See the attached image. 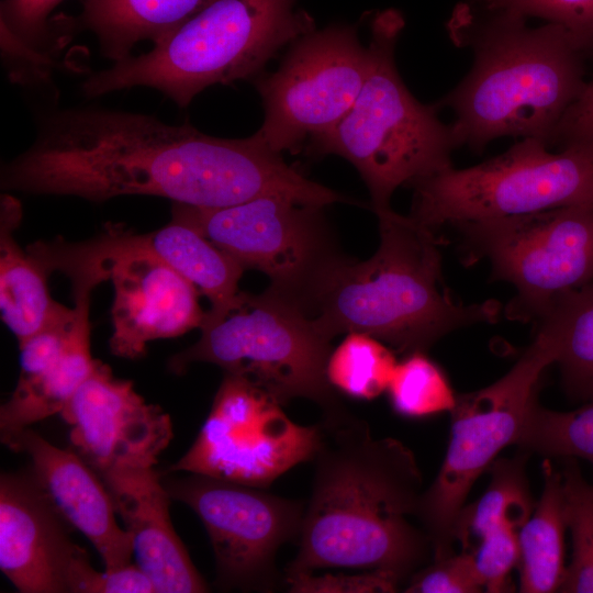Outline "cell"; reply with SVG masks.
Returning <instances> with one entry per match:
<instances>
[{
	"label": "cell",
	"mask_w": 593,
	"mask_h": 593,
	"mask_svg": "<svg viewBox=\"0 0 593 593\" xmlns=\"http://www.w3.org/2000/svg\"><path fill=\"white\" fill-rule=\"evenodd\" d=\"M380 244L365 261L343 255L318 276L301 307L325 336L365 333L401 353L425 351L445 335L496 323L494 299L465 304L446 287L436 231L392 209L376 213Z\"/></svg>",
	"instance_id": "4"
},
{
	"label": "cell",
	"mask_w": 593,
	"mask_h": 593,
	"mask_svg": "<svg viewBox=\"0 0 593 593\" xmlns=\"http://www.w3.org/2000/svg\"><path fill=\"white\" fill-rule=\"evenodd\" d=\"M214 0H81V22L97 37L101 53L115 61L135 44L159 41Z\"/></svg>",
	"instance_id": "23"
},
{
	"label": "cell",
	"mask_w": 593,
	"mask_h": 593,
	"mask_svg": "<svg viewBox=\"0 0 593 593\" xmlns=\"http://www.w3.org/2000/svg\"><path fill=\"white\" fill-rule=\"evenodd\" d=\"M32 478L3 473L0 480V570L22 593H64L65 577L79 546Z\"/></svg>",
	"instance_id": "17"
},
{
	"label": "cell",
	"mask_w": 593,
	"mask_h": 593,
	"mask_svg": "<svg viewBox=\"0 0 593 593\" xmlns=\"http://www.w3.org/2000/svg\"><path fill=\"white\" fill-rule=\"evenodd\" d=\"M549 145L580 148L593 155V79L568 109Z\"/></svg>",
	"instance_id": "37"
},
{
	"label": "cell",
	"mask_w": 593,
	"mask_h": 593,
	"mask_svg": "<svg viewBox=\"0 0 593 593\" xmlns=\"http://www.w3.org/2000/svg\"><path fill=\"white\" fill-rule=\"evenodd\" d=\"M396 363L385 343L365 333H348L332 349L326 377L336 391L355 399L372 400L387 391Z\"/></svg>",
	"instance_id": "27"
},
{
	"label": "cell",
	"mask_w": 593,
	"mask_h": 593,
	"mask_svg": "<svg viewBox=\"0 0 593 593\" xmlns=\"http://www.w3.org/2000/svg\"><path fill=\"white\" fill-rule=\"evenodd\" d=\"M412 187L410 216L434 231L563 206L593 208V155L574 147L553 153L541 141L522 138L486 161L448 167Z\"/></svg>",
	"instance_id": "9"
},
{
	"label": "cell",
	"mask_w": 593,
	"mask_h": 593,
	"mask_svg": "<svg viewBox=\"0 0 593 593\" xmlns=\"http://www.w3.org/2000/svg\"><path fill=\"white\" fill-rule=\"evenodd\" d=\"M320 436L318 424L294 423L264 389L224 373L194 443L169 471L267 489L294 466L312 461Z\"/></svg>",
	"instance_id": "11"
},
{
	"label": "cell",
	"mask_w": 593,
	"mask_h": 593,
	"mask_svg": "<svg viewBox=\"0 0 593 593\" xmlns=\"http://www.w3.org/2000/svg\"><path fill=\"white\" fill-rule=\"evenodd\" d=\"M536 324L534 340L507 373L483 389L457 395L445 459L415 513L434 559L454 553L455 526L472 485L504 447L516 443L540 378L557 361L552 326L546 320Z\"/></svg>",
	"instance_id": "8"
},
{
	"label": "cell",
	"mask_w": 593,
	"mask_h": 593,
	"mask_svg": "<svg viewBox=\"0 0 593 593\" xmlns=\"http://www.w3.org/2000/svg\"><path fill=\"white\" fill-rule=\"evenodd\" d=\"M526 16L463 4L449 22L458 46L472 52L467 76L436 105L454 112L456 147L481 152L499 137L535 138L548 147L579 98L584 54L553 23L530 26Z\"/></svg>",
	"instance_id": "3"
},
{
	"label": "cell",
	"mask_w": 593,
	"mask_h": 593,
	"mask_svg": "<svg viewBox=\"0 0 593 593\" xmlns=\"http://www.w3.org/2000/svg\"><path fill=\"white\" fill-rule=\"evenodd\" d=\"M61 0H4L1 4L2 47L37 64L48 61L41 45L47 34V19Z\"/></svg>",
	"instance_id": "32"
},
{
	"label": "cell",
	"mask_w": 593,
	"mask_h": 593,
	"mask_svg": "<svg viewBox=\"0 0 593 593\" xmlns=\"http://www.w3.org/2000/svg\"><path fill=\"white\" fill-rule=\"evenodd\" d=\"M197 343L172 356L168 368L182 373L193 362H210L247 379L280 404L309 399L323 414L345 407L326 377L332 339L292 299L270 289L238 293L217 315H204Z\"/></svg>",
	"instance_id": "7"
},
{
	"label": "cell",
	"mask_w": 593,
	"mask_h": 593,
	"mask_svg": "<svg viewBox=\"0 0 593 593\" xmlns=\"http://www.w3.org/2000/svg\"><path fill=\"white\" fill-rule=\"evenodd\" d=\"M562 460L560 471L572 558L559 592L593 593V485L583 477L577 459Z\"/></svg>",
	"instance_id": "29"
},
{
	"label": "cell",
	"mask_w": 593,
	"mask_h": 593,
	"mask_svg": "<svg viewBox=\"0 0 593 593\" xmlns=\"http://www.w3.org/2000/svg\"><path fill=\"white\" fill-rule=\"evenodd\" d=\"M465 262L486 259L515 295L512 321H540L561 294L593 281V208L563 206L454 225Z\"/></svg>",
	"instance_id": "10"
},
{
	"label": "cell",
	"mask_w": 593,
	"mask_h": 593,
	"mask_svg": "<svg viewBox=\"0 0 593 593\" xmlns=\"http://www.w3.org/2000/svg\"><path fill=\"white\" fill-rule=\"evenodd\" d=\"M516 530L508 524H500L484 533L474 547V563L486 592L511 591L508 575L519 559Z\"/></svg>",
	"instance_id": "33"
},
{
	"label": "cell",
	"mask_w": 593,
	"mask_h": 593,
	"mask_svg": "<svg viewBox=\"0 0 593 593\" xmlns=\"http://www.w3.org/2000/svg\"><path fill=\"white\" fill-rule=\"evenodd\" d=\"M515 445L546 457L593 463V400L568 412L545 409L535 400Z\"/></svg>",
	"instance_id": "28"
},
{
	"label": "cell",
	"mask_w": 593,
	"mask_h": 593,
	"mask_svg": "<svg viewBox=\"0 0 593 593\" xmlns=\"http://www.w3.org/2000/svg\"><path fill=\"white\" fill-rule=\"evenodd\" d=\"M20 203L5 194L0 215V309L2 321L23 345L59 310L51 296L47 271L14 237L20 225Z\"/></svg>",
	"instance_id": "22"
},
{
	"label": "cell",
	"mask_w": 593,
	"mask_h": 593,
	"mask_svg": "<svg viewBox=\"0 0 593 593\" xmlns=\"http://www.w3.org/2000/svg\"><path fill=\"white\" fill-rule=\"evenodd\" d=\"M1 187L99 202L155 195L204 209L265 195L315 204L325 193L256 133L222 138L188 123L94 107L44 119L32 145L3 167Z\"/></svg>",
	"instance_id": "1"
},
{
	"label": "cell",
	"mask_w": 593,
	"mask_h": 593,
	"mask_svg": "<svg viewBox=\"0 0 593 593\" xmlns=\"http://www.w3.org/2000/svg\"><path fill=\"white\" fill-rule=\"evenodd\" d=\"M282 582L293 593H365L395 592L402 579L384 570H368L355 574H313L284 572Z\"/></svg>",
	"instance_id": "36"
},
{
	"label": "cell",
	"mask_w": 593,
	"mask_h": 593,
	"mask_svg": "<svg viewBox=\"0 0 593 593\" xmlns=\"http://www.w3.org/2000/svg\"><path fill=\"white\" fill-rule=\"evenodd\" d=\"M558 339L557 363L567 395L575 401L593 400V281L568 291L541 318Z\"/></svg>",
	"instance_id": "25"
},
{
	"label": "cell",
	"mask_w": 593,
	"mask_h": 593,
	"mask_svg": "<svg viewBox=\"0 0 593 593\" xmlns=\"http://www.w3.org/2000/svg\"><path fill=\"white\" fill-rule=\"evenodd\" d=\"M5 445L29 455L33 479L60 517L94 546L105 570L130 564L132 536L116 523L105 484L82 457L53 445L30 427Z\"/></svg>",
	"instance_id": "18"
},
{
	"label": "cell",
	"mask_w": 593,
	"mask_h": 593,
	"mask_svg": "<svg viewBox=\"0 0 593 593\" xmlns=\"http://www.w3.org/2000/svg\"><path fill=\"white\" fill-rule=\"evenodd\" d=\"M387 391L393 410L407 417L451 412L457 399L441 369L423 351L396 363Z\"/></svg>",
	"instance_id": "30"
},
{
	"label": "cell",
	"mask_w": 593,
	"mask_h": 593,
	"mask_svg": "<svg viewBox=\"0 0 593 593\" xmlns=\"http://www.w3.org/2000/svg\"><path fill=\"white\" fill-rule=\"evenodd\" d=\"M403 25L394 10L377 14L368 46L370 68L355 103L333 130L309 145L311 153L335 154L356 167L374 213L391 209L399 187L451 167L456 148L436 103L415 99L398 71L394 53Z\"/></svg>",
	"instance_id": "6"
},
{
	"label": "cell",
	"mask_w": 593,
	"mask_h": 593,
	"mask_svg": "<svg viewBox=\"0 0 593 593\" xmlns=\"http://www.w3.org/2000/svg\"><path fill=\"white\" fill-rule=\"evenodd\" d=\"M103 234L116 247L156 256L189 280L210 300L206 315L225 311L239 293L238 281L244 266L186 223L171 220L161 228L146 234L110 224Z\"/></svg>",
	"instance_id": "21"
},
{
	"label": "cell",
	"mask_w": 593,
	"mask_h": 593,
	"mask_svg": "<svg viewBox=\"0 0 593 593\" xmlns=\"http://www.w3.org/2000/svg\"><path fill=\"white\" fill-rule=\"evenodd\" d=\"M82 245L104 265L114 287L109 342L114 356L137 359L152 340L200 328L205 315L200 292L165 261L143 250L116 247L102 234Z\"/></svg>",
	"instance_id": "15"
},
{
	"label": "cell",
	"mask_w": 593,
	"mask_h": 593,
	"mask_svg": "<svg viewBox=\"0 0 593 593\" xmlns=\"http://www.w3.org/2000/svg\"><path fill=\"white\" fill-rule=\"evenodd\" d=\"M116 513L133 539L136 566L159 593L209 591L176 534L169 515L171 499L153 468L100 473Z\"/></svg>",
	"instance_id": "19"
},
{
	"label": "cell",
	"mask_w": 593,
	"mask_h": 593,
	"mask_svg": "<svg viewBox=\"0 0 593 593\" xmlns=\"http://www.w3.org/2000/svg\"><path fill=\"white\" fill-rule=\"evenodd\" d=\"M170 497L190 506L202 521L215 556L222 589L271 592L280 580L278 549L298 540L302 502L262 489L189 473L164 483Z\"/></svg>",
	"instance_id": "14"
},
{
	"label": "cell",
	"mask_w": 593,
	"mask_h": 593,
	"mask_svg": "<svg viewBox=\"0 0 593 593\" xmlns=\"http://www.w3.org/2000/svg\"><path fill=\"white\" fill-rule=\"evenodd\" d=\"M544 488L535 513L521 527L519 591H559L566 573L564 534L568 528L561 471L550 459L542 462Z\"/></svg>",
	"instance_id": "24"
},
{
	"label": "cell",
	"mask_w": 593,
	"mask_h": 593,
	"mask_svg": "<svg viewBox=\"0 0 593 593\" xmlns=\"http://www.w3.org/2000/svg\"><path fill=\"white\" fill-rule=\"evenodd\" d=\"M60 415L71 427V444L98 474L153 468L172 438L170 416L100 360Z\"/></svg>",
	"instance_id": "16"
},
{
	"label": "cell",
	"mask_w": 593,
	"mask_h": 593,
	"mask_svg": "<svg viewBox=\"0 0 593 593\" xmlns=\"http://www.w3.org/2000/svg\"><path fill=\"white\" fill-rule=\"evenodd\" d=\"M491 471V481L483 495L463 507L457 519L455 541L462 545L463 551L478 544L489 529L503 523L518 529L529 518L533 502L525 473V456L496 460Z\"/></svg>",
	"instance_id": "26"
},
{
	"label": "cell",
	"mask_w": 593,
	"mask_h": 593,
	"mask_svg": "<svg viewBox=\"0 0 593 593\" xmlns=\"http://www.w3.org/2000/svg\"><path fill=\"white\" fill-rule=\"evenodd\" d=\"M313 30L295 0H214L147 53L91 74L82 91L99 97L149 87L186 107L208 87L258 75L279 49Z\"/></svg>",
	"instance_id": "5"
},
{
	"label": "cell",
	"mask_w": 593,
	"mask_h": 593,
	"mask_svg": "<svg viewBox=\"0 0 593 593\" xmlns=\"http://www.w3.org/2000/svg\"><path fill=\"white\" fill-rule=\"evenodd\" d=\"M66 275L72 283L76 309L68 346L56 366L31 382L16 384L10 399L1 405L3 444L32 424L60 414L97 363L98 359L90 353L89 304L93 288L104 281V277L91 267H76Z\"/></svg>",
	"instance_id": "20"
},
{
	"label": "cell",
	"mask_w": 593,
	"mask_h": 593,
	"mask_svg": "<svg viewBox=\"0 0 593 593\" xmlns=\"http://www.w3.org/2000/svg\"><path fill=\"white\" fill-rule=\"evenodd\" d=\"M65 592L70 593H152L156 592L149 578L136 566L97 571L80 548L74 556L65 577Z\"/></svg>",
	"instance_id": "34"
},
{
	"label": "cell",
	"mask_w": 593,
	"mask_h": 593,
	"mask_svg": "<svg viewBox=\"0 0 593 593\" xmlns=\"http://www.w3.org/2000/svg\"><path fill=\"white\" fill-rule=\"evenodd\" d=\"M322 206L280 195L204 209L176 203L172 220L197 230L237 259L266 273L268 289L302 302L321 272L340 254Z\"/></svg>",
	"instance_id": "12"
},
{
	"label": "cell",
	"mask_w": 593,
	"mask_h": 593,
	"mask_svg": "<svg viewBox=\"0 0 593 593\" xmlns=\"http://www.w3.org/2000/svg\"><path fill=\"white\" fill-rule=\"evenodd\" d=\"M484 590L472 552L451 553L410 578L404 592L409 593H477Z\"/></svg>",
	"instance_id": "35"
},
{
	"label": "cell",
	"mask_w": 593,
	"mask_h": 593,
	"mask_svg": "<svg viewBox=\"0 0 593 593\" xmlns=\"http://www.w3.org/2000/svg\"><path fill=\"white\" fill-rule=\"evenodd\" d=\"M318 426L312 494L286 572L351 568L410 578L432 551L425 532L407 519L422 495L413 452L373 437L346 409L323 414Z\"/></svg>",
	"instance_id": "2"
},
{
	"label": "cell",
	"mask_w": 593,
	"mask_h": 593,
	"mask_svg": "<svg viewBox=\"0 0 593 593\" xmlns=\"http://www.w3.org/2000/svg\"><path fill=\"white\" fill-rule=\"evenodd\" d=\"M490 10L537 18L564 29L586 57L593 55V0H478Z\"/></svg>",
	"instance_id": "31"
},
{
	"label": "cell",
	"mask_w": 593,
	"mask_h": 593,
	"mask_svg": "<svg viewBox=\"0 0 593 593\" xmlns=\"http://www.w3.org/2000/svg\"><path fill=\"white\" fill-rule=\"evenodd\" d=\"M370 68L355 27L332 25L292 43L280 67L255 83L265 119L256 134L273 150L295 152L333 130L351 109Z\"/></svg>",
	"instance_id": "13"
}]
</instances>
